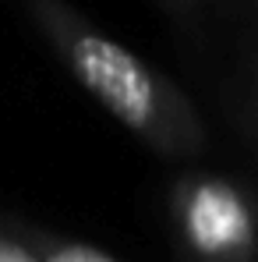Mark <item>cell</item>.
<instances>
[{
    "mask_svg": "<svg viewBox=\"0 0 258 262\" xmlns=\"http://www.w3.org/2000/svg\"><path fill=\"white\" fill-rule=\"evenodd\" d=\"M0 262H39V255L29 248L25 237H18V234L0 227Z\"/></svg>",
    "mask_w": 258,
    "mask_h": 262,
    "instance_id": "obj_4",
    "label": "cell"
},
{
    "mask_svg": "<svg viewBox=\"0 0 258 262\" xmlns=\"http://www.w3.org/2000/svg\"><path fill=\"white\" fill-rule=\"evenodd\" d=\"M36 18L71 68V75L134 135L159 152H195L205 138L202 121L187 96L152 71L128 46L96 32L67 7L39 0Z\"/></svg>",
    "mask_w": 258,
    "mask_h": 262,
    "instance_id": "obj_1",
    "label": "cell"
},
{
    "mask_svg": "<svg viewBox=\"0 0 258 262\" xmlns=\"http://www.w3.org/2000/svg\"><path fill=\"white\" fill-rule=\"evenodd\" d=\"M25 241L39 255V262H117L113 255H106L92 245H82V241H64V237H50V234H29Z\"/></svg>",
    "mask_w": 258,
    "mask_h": 262,
    "instance_id": "obj_3",
    "label": "cell"
},
{
    "mask_svg": "<svg viewBox=\"0 0 258 262\" xmlns=\"http://www.w3.org/2000/svg\"><path fill=\"white\" fill-rule=\"evenodd\" d=\"M173 220L195 262H255V216L244 191L223 177H191L173 195Z\"/></svg>",
    "mask_w": 258,
    "mask_h": 262,
    "instance_id": "obj_2",
    "label": "cell"
}]
</instances>
